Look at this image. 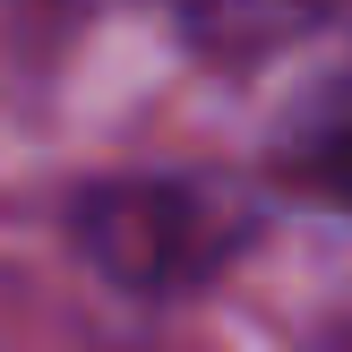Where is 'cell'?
Listing matches in <instances>:
<instances>
[{
  "label": "cell",
  "mask_w": 352,
  "mask_h": 352,
  "mask_svg": "<svg viewBox=\"0 0 352 352\" xmlns=\"http://www.w3.org/2000/svg\"><path fill=\"white\" fill-rule=\"evenodd\" d=\"M78 241L120 292L181 301L258 241V198L241 181H112L78 198Z\"/></svg>",
  "instance_id": "6da1fadb"
},
{
  "label": "cell",
  "mask_w": 352,
  "mask_h": 352,
  "mask_svg": "<svg viewBox=\"0 0 352 352\" xmlns=\"http://www.w3.org/2000/svg\"><path fill=\"white\" fill-rule=\"evenodd\" d=\"M206 52H267L284 34H301L327 0H164Z\"/></svg>",
  "instance_id": "7a4b0ae2"
}]
</instances>
